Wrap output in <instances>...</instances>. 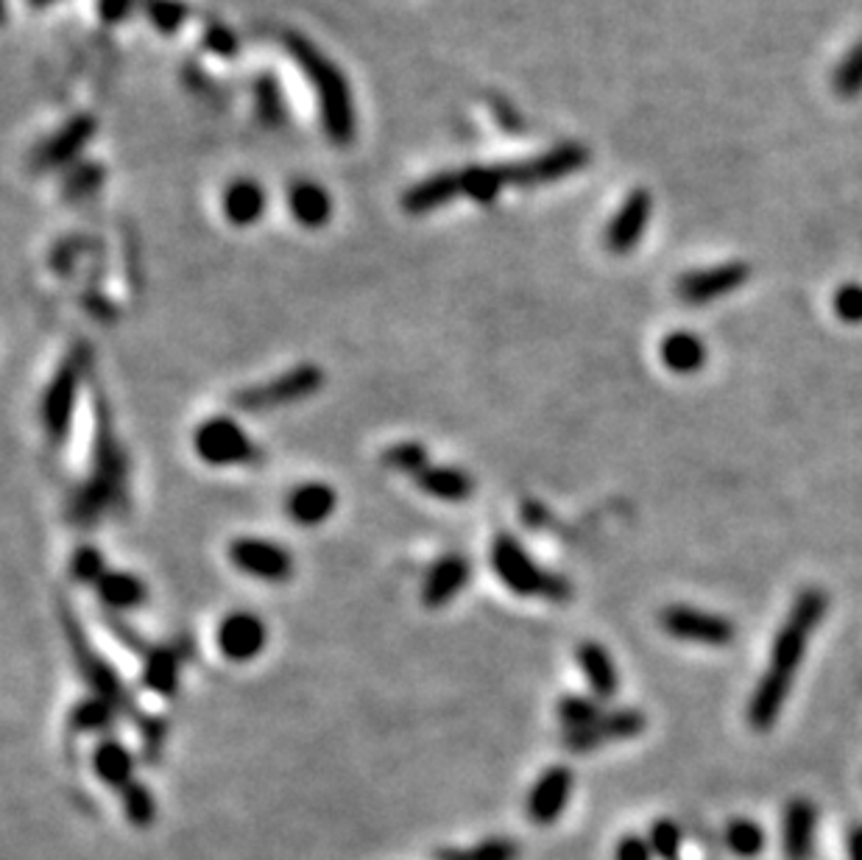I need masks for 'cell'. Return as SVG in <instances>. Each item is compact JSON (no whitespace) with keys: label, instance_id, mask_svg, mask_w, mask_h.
Instances as JSON below:
<instances>
[{"label":"cell","instance_id":"cell-40","mask_svg":"<svg viewBox=\"0 0 862 860\" xmlns=\"http://www.w3.org/2000/svg\"><path fill=\"white\" fill-rule=\"evenodd\" d=\"M555 716L564 723V729H581L598 721V718L603 716V710H600L598 701L589 699V696H564V699L555 704Z\"/></svg>","mask_w":862,"mask_h":860},{"label":"cell","instance_id":"cell-20","mask_svg":"<svg viewBox=\"0 0 862 860\" xmlns=\"http://www.w3.org/2000/svg\"><path fill=\"white\" fill-rule=\"evenodd\" d=\"M338 506V494L330 483L310 481L293 489L285 498V514L299 528H319L332 517Z\"/></svg>","mask_w":862,"mask_h":860},{"label":"cell","instance_id":"cell-26","mask_svg":"<svg viewBox=\"0 0 862 860\" xmlns=\"http://www.w3.org/2000/svg\"><path fill=\"white\" fill-rule=\"evenodd\" d=\"M575 657L583 677H587L589 688H592V693L598 696V699H611V696L618 693L620 688L618 666H614V660H611L605 646H600V642L594 640H587L578 646Z\"/></svg>","mask_w":862,"mask_h":860},{"label":"cell","instance_id":"cell-13","mask_svg":"<svg viewBox=\"0 0 862 860\" xmlns=\"http://www.w3.org/2000/svg\"><path fill=\"white\" fill-rule=\"evenodd\" d=\"M645 716L640 710H611L603 712L594 723L581 729H564L561 743L572 754H589V751L600 749V746L611 743V740H631L645 729Z\"/></svg>","mask_w":862,"mask_h":860},{"label":"cell","instance_id":"cell-22","mask_svg":"<svg viewBox=\"0 0 862 860\" xmlns=\"http://www.w3.org/2000/svg\"><path fill=\"white\" fill-rule=\"evenodd\" d=\"M265 190L258 179H234L223 190V216L234 227H252L265 216Z\"/></svg>","mask_w":862,"mask_h":860},{"label":"cell","instance_id":"cell-24","mask_svg":"<svg viewBox=\"0 0 862 860\" xmlns=\"http://www.w3.org/2000/svg\"><path fill=\"white\" fill-rule=\"evenodd\" d=\"M458 196H461V190H458V171H439L417 182L413 188H408L405 196H402V207L411 216H428V212H435L439 207L450 204Z\"/></svg>","mask_w":862,"mask_h":860},{"label":"cell","instance_id":"cell-46","mask_svg":"<svg viewBox=\"0 0 862 860\" xmlns=\"http://www.w3.org/2000/svg\"><path fill=\"white\" fill-rule=\"evenodd\" d=\"M204 46L210 48L216 57H223V59H232L234 51H238V40H234L232 31L227 29V26H207L204 31Z\"/></svg>","mask_w":862,"mask_h":860},{"label":"cell","instance_id":"cell-44","mask_svg":"<svg viewBox=\"0 0 862 860\" xmlns=\"http://www.w3.org/2000/svg\"><path fill=\"white\" fill-rule=\"evenodd\" d=\"M834 313L845 324H862V286L860 282H845L834 291Z\"/></svg>","mask_w":862,"mask_h":860},{"label":"cell","instance_id":"cell-5","mask_svg":"<svg viewBox=\"0 0 862 860\" xmlns=\"http://www.w3.org/2000/svg\"><path fill=\"white\" fill-rule=\"evenodd\" d=\"M90 367H92V350L84 344V341H76L73 350H70L68 356H64V361L59 363L51 383L46 386L40 417H42V428H46L48 442H51L53 448L68 442L70 424H73V413H76V402H79L81 383H84Z\"/></svg>","mask_w":862,"mask_h":860},{"label":"cell","instance_id":"cell-6","mask_svg":"<svg viewBox=\"0 0 862 860\" xmlns=\"http://www.w3.org/2000/svg\"><path fill=\"white\" fill-rule=\"evenodd\" d=\"M62 623H64V637H68L70 651H73V657H76V666H79L84 682L92 688V696H101V699L109 701V704H112L114 710L120 712V716L132 718V721L140 727V721H143L146 716L138 710V707H134L127 684L120 682L118 671H114V668L109 666V662L103 660V657L98 654L96 649H92L90 642H87L79 620L73 618L70 607H64V603H62Z\"/></svg>","mask_w":862,"mask_h":860},{"label":"cell","instance_id":"cell-43","mask_svg":"<svg viewBox=\"0 0 862 860\" xmlns=\"http://www.w3.org/2000/svg\"><path fill=\"white\" fill-rule=\"evenodd\" d=\"M140 738H143V760L146 763H160L162 758V746H166V734H168V723L162 716H146L140 721Z\"/></svg>","mask_w":862,"mask_h":860},{"label":"cell","instance_id":"cell-12","mask_svg":"<svg viewBox=\"0 0 862 860\" xmlns=\"http://www.w3.org/2000/svg\"><path fill=\"white\" fill-rule=\"evenodd\" d=\"M751 277V266L743 260H731V263L709 266V269L686 271L681 274V280L675 282V293L684 304H709L714 299L725 297V293L743 288Z\"/></svg>","mask_w":862,"mask_h":860},{"label":"cell","instance_id":"cell-49","mask_svg":"<svg viewBox=\"0 0 862 860\" xmlns=\"http://www.w3.org/2000/svg\"><path fill=\"white\" fill-rule=\"evenodd\" d=\"M849 860H862V824L849 832Z\"/></svg>","mask_w":862,"mask_h":860},{"label":"cell","instance_id":"cell-29","mask_svg":"<svg viewBox=\"0 0 862 860\" xmlns=\"http://www.w3.org/2000/svg\"><path fill=\"white\" fill-rule=\"evenodd\" d=\"M662 363L675 374H695L701 372L706 363V347L695 333L686 330H675V333L664 336L662 347H659Z\"/></svg>","mask_w":862,"mask_h":860},{"label":"cell","instance_id":"cell-18","mask_svg":"<svg viewBox=\"0 0 862 860\" xmlns=\"http://www.w3.org/2000/svg\"><path fill=\"white\" fill-rule=\"evenodd\" d=\"M472 581V562L463 553H444L430 564L422 581V603L428 609H441L455 601L463 587Z\"/></svg>","mask_w":862,"mask_h":860},{"label":"cell","instance_id":"cell-2","mask_svg":"<svg viewBox=\"0 0 862 860\" xmlns=\"http://www.w3.org/2000/svg\"><path fill=\"white\" fill-rule=\"evenodd\" d=\"M129 503V456L114 430V417L103 394H96V439L84 483L70 494L68 517L79 528H96L103 517Z\"/></svg>","mask_w":862,"mask_h":860},{"label":"cell","instance_id":"cell-19","mask_svg":"<svg viewBox=\"0 0 862 860\" xmlns=\"http://www.w3.org/2000/svg\"><path fill=\"white\" fill-rule=\"evenodd\" d=\"M90 766H92V774H96L103 786L120 793L123 788H129L134 782V766H138V758H134L132 749H129L123 740L109 738L107 734V738L98 740V746L92 749Z\"/></svg>","mask_w":862,"mask_h":860},{"label":"cell","instance_id":"cell-28","mask_svg":"<svg viewBox=\"0 0 862 860\" xmlns=\"http://www.w3.org/2000/svg\"><path fill=\"white\" fill-rule=\"evenodd\" d=\"M143 684L151 693L171 699L179 690V673H182V651L179 646H157L143 657Z\"/></svg>","mask_w":862,"mask_h":860},{"label":"cell","instance_id":"cell-9","mask_svg":"<svg viewBox=\"0 0 862 860\" xmlns=\"http://www.w3.org/2000/svg\"><path fill=\"white\" fill-rule=\"evenodd\" d=\"M589 160H592V151L583 143H561L542 151L539 157L505 162V168H509V182L514 188H539V184L559 182V179L583 171Z\"/></svg>","mask_w":862,"mask_h":860},{"label":"cell","instance_id":"cell-15","mask_svg":"<svg viewBox=\"0 0 862 860\" xmlns=\"http://www.w3.org/2000/svg\"><path fill=\"white\" fill-rule=\"evenodd\" d=\"M216 642L218 651H221L229 662H252L254 657H260V651L265 649L269 631H265V623L258 614L238 609V612H229L227 618L218 623Z\"/></svg>","mask_w":862,"mask_h":860},{"label":"cell","instance_id":"cell-32","mask_svg":"<svg viewBox=\"0 0 862 860\" xmlns=\"http://www.w3.org/2000/svg\"><path fill=\"white\" fill-rule=\"evenodd\" d=\"M120 712L101 696H87L70 710V729L81 734H107L114 727Z\"/></svg>","mask_w":862,"mask_h":860},{"label":"cell","instance_id":"cell-4","mask_svg":"<svg viewBox=\"0 0 862 860\" xmlns=\"http://www.w3.org/2000/svg\"><path fill=\"white\" fill-rule=\"evenodd\" d=\"M491 573L498 576L500 584L520 598H544V601H570L572 584L559 573L544 570L531 553L525 551L517 537L500 533L489 548Z\"/></svg>","mask_w":862,"mask_h":860},{"label":"cell","instance_id":"cell-1","mask_svg":"<svg viewBox=\"0 0 862 860\" xmlns=\"http://www.w3.org/2000/svg\"><path fill=\"white\" fill-rule=\"evenodd\" d=\"M826 607V592L818 590V587L801 590L795 603L790 607L788 620H784L776 640H773L771 666H768L765 677L760 679L749 701V723L756 732H768L776 723L779 712H782L784 701H788L790 688H793L795 671H799L801 660L806 654L812 631L821 623Z\"/></svg>","mask_w":862,"mask_h":860},{"label":"cell","instance_id":"cell-33","mask_svg":"<svg viewBox=\"0 0 862 860\" xmlns=\"http://www.w3.org/2000/svg\"><path fill=\"white\" fill-rule=\"evenodd\" d=\"M120 804H123V813H127L129 824L140 827V830L154 824L157 799L154 793L149 791V786H143L140 780H134L132 786L120 791Z\"/></svg>","mask_w":862,"mask_h":860},{"label":"cell","instance_id":"cell-35","mask_svg":"<svg viewBox=\"0 0 862 860\" xmlns=\"http://www.w3.org/2000/svg\"><path fill=\"white\" fill-rule=\"evenodd\" d=\"M383 464L389 470L402 472V476L417 478L419 472L430 467V453L422 442H397L383 453Z\"/></svg>","mask_w":862,"mask_h":860},{"label":"cell","instance_id":"cell-11","mask_svg":"<svg viewBox=\"0 0 862 860\" xmlns=\"http://www.w3.org/2000/svg\"><path fill=\"white\" fill-rule=\"evenodd\" d=\"M659 623L662 629L668 631L670 637L684 642H698V646H729L734 642L736 631L734 623L723 614H712L703 612V609H692V607H664L659 612Z\"/></svg>","mask_w":862,"mask_h":860},{"label":"cell","instance_id":"cell-7","mask_svg":"<svg viewBox=\"0 0 862 860\" xmlns=\"http://www.w3.org/2000/svg\"><path fill=\"white\" fill-rule=\"evenodd\" d=\"M321 386H324V369L319 363H299V367L288 369V372L277 374L265 383L234 391L232 406L243 413H265L308 400V397L319 394Z\"/></svg>","mask_w":862,"mask_h":860},{"label":"cell","instance_id":"cell-31","mask_svg":"<svg viewBox=\"0 0 862 860\" xmlns=\"http://www.w3.org/2000/svg\"><path fill=\"white\" fill-rule=\"evenodd\" d=\"M522 847L514 838L494 836L472 843V847H441L433 852V860H520Z\"/></svg>","mask_w":862,"mask_h":860},{"label":"cell","instance_id":"cell-41","mask_svg":"<svg viewBox=\"0 0 862 860\" xmlns=\"http://www.w3.org/2000/svg\"><path fill=\"white\" fill-rule=\"evenodd\" d=\"M101 179H103V168L98 166V162L70 166L68 177H64V196H68V199H84V196L96 193Z\"/></svg>","mask_w":862,"mask_h":860},{"label":"cell","instance_id":"cell-38","mask_svg":"<svg viewBox=\"0 0 862 860\" xmlns=\"http://www.w3.org/2000/svg\"><path fill=\"white\" fill-rule=\"evenodd\" d=\"M143 12L149 23L162 34H177L190 18V9L182 0H143Z\"/></svg>","mask_w":862,"mask_h":860},{"label":"cell","instance_id":"cell-21","mask_svg":"<svg viewBox=\"0 0 862 860\" xmlns=\"http://www.w3.org/2000/svg\"><path fill=\"white\" fill-rule=\"evenodd\" d=\"M815 824L818 810L810 799H793L784 808L782 847L788 860H810L812 847H815Z\"/></svg>","mask_w":862,"mask_h":860},{"label":"cell","instance_id":"cell-39","mask_svg":"<svg viewBox=\"0 0 862 860\" xmlns=\"http://www.w3.org/2000/svg\"><path fill=\"white\" fill-rule=\"evenodd\" d=\"M254 96H258V116L265 127H282L285 121V101H282L280 84L263 73L254 84Z\"/></svg>","mask_w":862,"mask_h":860},{"label":"cell","instance_id":"cell-36","mask_svg":"<svg viewBox=\"0 0 862 860\" xmlns=\"http://www.w3.org/2000/svg\"><path fill=\"white\" fill-rule=\"evenodd\" d=\"M832 90L838 92L843 101H854L862 92V40L840 59L832 76Z\"/></svg>","mask_w":862,"mask_h":860},{"label":"cell","instance_id":"cell-50","mask_svg":"<svg viewBox=\"0 0 862 860\" xmlns=\"http://www.w3.org/2000/svg\"><path fill=\"white\" fill-rule=\"evenodd\" d=\"M53 3H59V0H29L31 9H48L53 7Z\"/></svg>","mask_w":862,"mask_h":860},{"label":"cell","instance_id":"cell-23","mask_svg":"<svg viewBox=\"0 0 862 860\" xmlns=\"http://www.w3.org/2000/svg\"><path fill=\"white\" fill-rule=\"evenodd\" d=\"M288 210L297 224L308 227V230H321L332 219V199L319 182L299 179L288 188Z\"/></svg>","mask_w":862,"mask_h":860},{"label":"cell","instance_id":"cell-48","mask_svg":"<svg viewBox=\"0 0 862 860\" xmlns=\"http://www.w3.org/2000/svg\"><path fill=\"white\" fill-rule=\"evenodd\" d=\"M134 0H98V14L103 23H123L132 14Z\"/></svg>","mask_w":862,"mask_h":860},{"label":"cell","instance_id":"cell-3","mask_svg":"<svg viewBox=\"0 0 862 860\" xmlns=\"http://www.w3.org/2000/svg\"><path fill=\"white\" fill-rule=\"evenodd\" d=\"M285 48L293 62L310 81V87L319 96V112L324 134L332 146H349L358 132V116H354V101L349 81L343 70L321 51L315 42L302 34H285Z\"/></svg>","mask_w":862,"mask_h":860},{"label":"cell","instance_id":"cell-17","mask_svg":"<svg viewBox=\"0 0 862 860\" xmlns=\"http://www.w3.org/2000/svg\"><path fill=\"white\" fill-rule=\"evenodd\" d=\"M98 123L92 116H76L64 123L62 129L51 134L40 149L34 151V168L37 171H53V168H64L84 151L96 134Z\"/></svg>","mask_w":862,"mask_h":860},{"label":"cell","instance_id":"cell-25","mask_svg":"<svg viewBox=\"0 0 862 860\" xmlns=\"http://www.w3.org/2000/svg\"><path fill=\"white\" fill-rule=\"evenodd\" d=\"M98 598H101L103 609L112 614L132 612V609L143 607L149 601V587L140 576L127 573V570H109L96 587Z\"/></svg>","mask_w":862,"mask_h":860},{"label":"cell","instance_id":"cell-37","mask_svg":"<svg viewBox=\"0 0 862 860\" xmlns=\"http://www.w3.org/2000/svg\"><path fill=\"white\" fill-rule=\"evenodd\" d=\"M107 573H109L107 559H103V553L98 551L96 546L76 548L73 557H70V579H73L76 584L98 587V581H101Z\"/></svg>","mask_w":862,"mask_h":860},{"label":"cell","instance_id":"cell-27","mask_svg":"<svg viewBox=\"0 0 862 860\" xmlns=\"http://www.w3.org/2000/svg\"><path fill=\"white\" fill-rule=\"evenodd\" d=\"M419 489L430 498L441 500V503H463V500L472 498L474 492V481L472 476H467L458 467H447V464H430L428 470L419 472L413 478Z\"/></svg>","mask_w":862,"mask_h":860},{"label":"cell","instance_id":"cell-45","mask_svg":"<svg viewBox=\"0 0 862 860\" xmlns=\"http://www.w3.org/2000/svg\"><path fill=\"white\" fill-rule=\"evenodd\" d=\"M103 626L112 631L114 640H118L123 649L134 651V654L146 657L151 649H154V646H149V640H146V637H140L138 629H132V626H129L127 620H120L118 614H103Z\"/></svg>","mask_w":862,"mask_h":860},{"label":"cell","instance_id":"cell-16","mask_svg":"<svg viewBox=\"0 0 862 860\" xmlns=\"http://www.w3.org/2000/svg\"><path fill=\"white\" fill-rule=\"evenodd\" d=\"M572 786H575V777L567 766H550L537 782H533L531 793H528L525 813L533 824L550 827L561 819V813L567 810V802L572 797Z\"/></svg>","mask_w":862,"mask_h":860},{"label":"cell","instance_id":"cell-47","mask_svg":"<svg viewBox=\"0 0 862 860\" xmlns=\"http://www.w3.org/2000/svg\"><path fill=\"white\" fill-rule=\"evenodd\" d=\"M653 847L648 838L642 836H625L620 838L618 849H614V860H653Z\"/></svg>","mask_w":862,"mask_h":860},{"label":"cell","instance_id":"cell-42","mask_svg":"<svg viewBox=\"0 0 862 860\" xmlns=\"http://www.w3.org/2000/svg\"><path fill=\"white\" fill-rule=\"evenodd\" d=\"M648 841H651L653 854H656V858L679 860L681 830H679V824H675V821L659 819L656 824L651 827V836H648Z\"/></svg>","mask_w":862,"mask_h":860},{"label":"cell","instance_id":"cell-8","mask_svg":"<svg viewBox=\"0 0 862 860\" xmlns=\"http://www.w3.org/2000/svg\"><path fill=\"white\" fill-rule=\"evenodd\" d=\"M193 450L210 467H243L263 459L258 444L232 417H212L201 422L193 433Z\"/></svg>","mask_w":862,"mask_h":860},{"label":"cell","instance_id":"cell-34","mask_svg":"<svg viewBox=\"0 0 862 860\" xmlns=\"http://www.w3.org/2000/svg\"><path fill=\"white\" fill-rule=\"evenodd\" d=\"M725 847L736 858H756L765 849V830L751 819H734L725 827Z\"/></svg>","mask_w":862,"mask_h":860},{"label":"cell","instance_id":"cell-30","mask_svg":"<svg viewBox=\"0 0 862 860\" xmlns=\"http://www.w3.org/2000/svg\"><path fill=\"white\" fill-rule=\"evenodd\" d=\"M509 184L505 166H469L458 171V190L478 204H491Z\"/></svg>","mask_w":862,"mask_h":860},{"label":"cell","instance_id":"cell-10","mask_svg":"<svg viewBox=\"0 0 862 860\" xmlns=\"http://www.w3.org/2000/svg\"><path fill=\"white\" fill-rule=\"evenodd\" d=\"M229 562L249 579L280 584L293 576V557L274 540L263 537H238L229 542Z\"/></svg>","mask_w":862,"mask_h":860},{"label":"cell","instance_id":"cell-14","mask_svg":"<svg viewBox=\"0 0 862 860\" xmlns=\"http://www.w3.org/2000/svg\"><path fill=\"white\" fill-rule=\"evenodd\" d=\"M653 216V196L645 188H637L625 196L620 210L614 212V219L605 227V249L611 254H629L637 243L645 236L648 224Z\"/></svg>","mask_w":862,"mask_h":860}]
</instances>
